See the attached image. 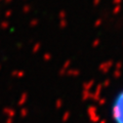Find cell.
Returning a JSON list of instances; mask_svg holds the SVG:
<instances>
[{"instance_id":"1","label":"cell","mask_w":123,"mask_h":123,"mask_svg":"<svg viewBox=\"0 0 123 123\" xmlns=\"http://www.w3.org/2000/svg\"><path fill=\"white\" fill-rule=\"evenodd\" d=\"M115 114H116L117 120L120 123H123V94L121 95V98H119L118 102L116 104Z\"/></svg>"}]
</instances>
